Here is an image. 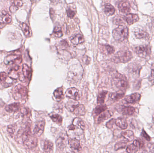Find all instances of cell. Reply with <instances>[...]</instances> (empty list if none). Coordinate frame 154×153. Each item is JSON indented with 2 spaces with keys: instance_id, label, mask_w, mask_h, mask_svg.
<instances>
[{
  "instance_id": "obj_31",
  "label": "cell",
  "mask_w": 154,
  "mask_h": 153,
  "mask_svg": "<svg viewBox=\"0 0 154 153\" xmlns=\"http://www.w3.org/2000/svg\"><path fill=\"white\" fill-rule=\"evenodd\" d=\"M135 35L137 38L139 39H146L149 37V34L146 32L142 30L136 31Z\"/></svg>"
},
{
  "instance_id": "obj_49",
  "label": "cell",
  "mask_w": 154,
  "mask_h": 153,
  "mask_svg": "<svg viewBox=\"0 0 154 153\" xmlns=\"http://www.w3.org/2000/svg\"><path fill=\"white\" fill-rule=\"evenodd\" d=\"M149 81L152 83L154 84V69L151 71V75L149 77Z\"/></svg>"
},
{
  "instance_id": "obj_50",
  "label": "cell",
  "mask_w": 154,
  "mask_h": 153,
  "mask_svg": "<svg viewBox=\"0 0 154 153\" xmlns=\"http://www.w3.org/2000/svg\"><path fill=\"white\" fill-rule=\"evenodd\" d=\"M153 120H154V116H153Z\"/></svg>"
},
{
  "instance_id": "obj_7",
  "label": "cell",
  "mask_w": 154,
  "mask_h": 153,
  "mask_svg": "<svg viewBox=\"0 0 154 153\" xmlns=\"http://www.w3.org/2000/svg\"><path fill=\"white\" fill-rule=\"evenodd\" d=\"M22 75H19L20 80L22 81H29L30 80L32 76V70L27 64H24L22 67Z\"/></svg>"
},
{
  "instance_id": "obj_35",
  "label": "cell",
  "mask_w": 154,
  "mask_h": 153,
  "mask_svg": "<svg viewBox=\"0 0 154 153\" xmlns=\"http://www.w3.org/2000/svg\"><path fill=\"white\" fill-rule=\"evenodd\" d=\"M2 21L5 24H9L12 22V17L9 13H3L2 17Z\"/></svg>"
},
{
  "instance_id": "obj_26",
  "label": "cell",
  "mask_w": 154,
  "mask_h": 153,
  "mask_svg": "<svg viewBox=\"0 0 154 153\" xmlns=\"http://www.w3.org/2000/svg\"><path fill=\"white\" fill-rule=\"evenodd\" d=\"M121 135L129 142L132 141L134 139V133L131 130H127V131L122 132L121 133Z\"/></svg>"
},
{
  "instance_id": "obj_36",
  "label": "cell",
  "mask_w": 154,
  "mask_h": 153,
  "mask_svg": "<svg viewBox=\"0 0 154 153\" xmlns=\"http://www.w3.org/2000/svg\"><path fill=\"white\" fill-rule=\"evenodd\" d=\"M127 143L126 141H121L118 142L115 145L114 149L115 151H118L120 149H124L127 146Z\"/></svg>"
},
{
  "instance_id": "obj_34",
  "label": "cell",
  "mask_w": 154,
  "mask_h": 153,
  "mask_svg": "<svg viewBox=\"0 0 154 153\" xmlns=\"http://www.w3.org/2000/svg\"><path fill=\"white\" fill-rule=\"evenodd\" d=\"M17 128L16 125H11L7 127V131L8 134L11 137H13L14 136V133Z\"/></svg>"
},
{
  "instance_id": "obj_9",
  "label": "cell",
  "mask_w": 154,
  "mask_h": 153,
  "mask_svg": "<svg viewBox=\"0 0 154 153\" xmlns=\"http://www.w3.org/2000/svg\"><path fill=\"white\" fill-rule=\"evenodd\" d=\"M65 95L67 97L74 100H78L80 99L79 91L75 88H70L68 89L66 91Z\"/></svg>"
},
{
  "instance_id": "obj_21",
  "label": "cell",
  "mask_w": 154,
  "mask_h": 153,
  "mask_svg": "<svg viewBox=\"0 0 154 153\" xmlns=\"http://www.w3.org/2000/svg\"><path fill=\"white\" fill-rule=\"evenodd\" d=\"M100 49L103 54L106 55L111 54L114 52V48L109 45H103Z\"/></svg>"
},
{
  "instance_id": "obj_10",
  "label": "cell",
  "mask_w": 154,
  "mask_h": 153,
  "mask_svg": "<svg viewBox=\"0 0 154 153\" xmlns=\"http://www.w3.org/2000/svg\"><path fill=\"white\" fill-rule=\"evenodd\" d=\"M45 126V121L41 120L37 122L33 132L35 136L40 137L44 131Z\"/></svg>"
},
{
  "instance_id": "obj_6",
  "label": "cell",
  "mask_w": 154,
  "mask_h": 153,
  "mask_svg": "<svg viewBox=\"0 0 154 153\" xmlns=\"http://www.w3.org/2000/svg\"><path fill=\"white\" fill-rule=\"evenodd\" d=\"M136 54L141 57L146 58L151 54V49L148 45L139 46L135 48Z\"/></svg>"
},
{
  "instance_id": "obj_5",
  "label": "cell",
  "mask_w": 154,
  "mask_h": 153,
  "mask_svg": "<svg viewBox=\"0 0 154 153\" xmlns=\"http://www.w3.org/2000/svg\"><path fill=\"white\" fill-rule=\"evenodd\" d=\"M114 84L120 90H126L128 86V83L126 78L122 75L117 74L113 78Z\"/></svg>"
},
{
  "instance_id": "obj_12",
  "label": "cell",
  "mask_w": 154,
  "mask_h": 153,
  "mask_svg": "<svg viewBox=\"0 0 154 153\" xmlns=\"http://www.w3.org/2000/svg\"><path fill=\"white\" fill-rule=\"evenodd\" d=\"M141 95L138 93H134L126 96L125 98V101L128 103H137L140 100Z\"/></svg>"
},
{
  "instance_id": "obj_37",
  "label": "cell",
  "mask_w": 154,
  "mask_h": 153,
  "mask_svg": "<svg viewBox=\"0 0 154 153\" xmlns=\"http://www.w3.org/2000/svg\"><path fill=\"white\" fill-rule=\"evenodd\" d=\"M50 118L53 120V122H55L58 125H61L62 124L63 119L59 115L57 114L52 115L50 116Z\"/></svg>"
},
{
  "instance_id": "obj_2",
  "label": "cell",
  "mask_w": 154,
  "mask_h": 153,
  "mask_svg": "<svg viewBox=\"0 0 154 153\" xmlns=\"http://www.w3.org/2000/svg\"><path fill=\"white\" fill-rule=\"evenodd\" d=\"M128 29L126 26L120 25L113 31L112 35L115 40L122 41L128 37Z\"/></svg>"
},
{
  "instance_id": "obj_43",
  "label": "cell",
  "mask_w": 154,
  "mask_h": 153,
  "mask_svg": "<svg viewBox=\"0 0 154 153\" xmlns=\"http://www.w3.org/2000/svg\"><path fill=\"white\" fill-rule=\"evenodd\" d=\"M7 78V75L5 72L0 73V84L4 82Z\"/></svg>"
},
{
  "instance_id": "obj_23",
  "label": "cell",
  "mask_w": 154,
  "mask_h": 153,
  "mask_svg": "<svg viewBox=\"0 0 154 153\" xmlns=\"http://www.w3.org/2000/svg\"><path fill=\"white\" fill-rule=\"evenodd\" d=\"M78 104H79V103L77 102V101H69L67 102L65 105V107L68 111L73 113V111Z\"/></svg>"
},
{
  "instance_id": "obj_44",
  "label": "cell",
  "mask_w": 154,
  "mask_h": 153,
  "mask_svg": "<svg viewBox=\"0 0 154 153\" xmlns=\"http://www.w3.org/2000/svg\"><path fill=\"white\" fill-rule=\"evenodd\" d=\"M57 147H59V148H62L63 149V146L64 147L65 146L63 138H61V137L59 138L58 140L57 141Z\"/></svg>"
},
{
  "instance_id": "obj_28",
  "label": "cell",
  "mask_w": 154,
  "mask_h": 153,
  "mask_svg": "<svg viewBox=\"0 0 154 153\" xmlns=\"http://www.w3.org/2000/svg\"><path fill=\"white\" fill-rule=\"evenodd\" d=\"M54 97L57 101H59L63 97V89L62 87H59L55 90L54 93Z\"/></svg>"
},
{
  "instance_id": "obj_3",
  "label": "cell",
  "mask_w": 154,
  "mask_h": 153,
  "mask_svg": "<svg viewBox=\"0 0 154 153\" xmlns=\"http://www.w3.org/2000/svg\"><path fill=\"white\" fill-rule=\"evenodd\" d=\"M28 90L24 85H16L13 92V97L15 100H25L28 98Z\"/></svg>"
},
{
  "instance_id": "obj_24",
  "label": "cell",
  "mask_w": 154,
  "mask_h": 153,
  "mask_svg": "<svg viewBox=\"0 0 154 153\" xmlns=\"http://www.w3.org/2000/svg\"><path fill=\"white\" fill-rule=\"evenodd\" d=\"M125 95V93L122 90H120L116 92L111 93L110 95V98L114 101H118L122 99Z\"/></svg>"
},
{
  "instance_id": "obj_19",
  "label": "cell",
  "mask_w": 154,
  "mask_h": 153,
  "mask_svg": "<svg viewBox=\"0 0 154 153\" xmlns=\"http://www.w3.org/2000/svg\"><path fill=\"white\" fill-rule=\"evenodd\" d=\"M117 126L122 129H126L128 128V124L126 119L123 117H119L117 119L115 122Z\"/></svg>"
},
{
  "instance_id": "obj_17",
  "label": "cell",
  "mask_w": 154,
  "mask_h": 153,
  "mask_svg": "<svg viewBox=\"0 0 154 153\" xmlns=\"http://www.w3.org/2000/svg\"><path fill=\"white\" fill-rule=\"evenodd\" d=\"M85 107L83 104H78L75 108L73 113L77 116H84L86 113Z\"/></svg>"
},
{
  "instance_id": "obj_27",
  "label": "cell",
  "mask_w": 154,
  "mask_h": 153,
  "mask_svg": "<svg viewBox=\"0 0 154 153\" xmlns=\"http://www.w3.org/2000/svg\"><path fill=\"white\" fill-rule=\"evenodd\" d=\"M115 10L113 6L110 4H107L104 7V13L108 16H111L115 13Z\"/></svg>"
},
{
  "instance_id": "obj_15",
  "label": "cell",
  "mask_w": 154,
  "mask_h": 153,
  "mask_svg": "<svg viewBox=\"0 0 154 153\" xmlns=\"http://www.w3.org/2000/svg\"><path fill=\"white\" fill-rule=\"evenodd\" d=\"M20 108L21 105L20 103H14L6 106L5 107V110L7 112L12 113L17 112Z\"/></svg>"
},
{
  "instance_id": "obj_32",
  "label": "cell",
  "mask_w": 154,
  "mask_h": 153,
  "mask_svg": "<svg viewBox=\"0 0 154 153\" xmlns=\"http://www.w3.org/2000/svg\"><path fill=\"white\" fill-rule=\"evenodd\" d=\"M108 92L106 91H103L99 93L97 96V103L98 104H101L104 103V100L106 98V94H107Z\"/></svg>"
},
{
  "instance_id": "obj_46",
  "label": "cell",
  "mask_w": 154,
  "mask_h": 153,
  "mask_svg": "<svg viewBox=\"0 0 154 153\" xmlns=\"http://www.w3.org/2000/svg\"><path fill=\"white\" fill-rule=\"evenodd\" d=\"M141 135V136H142L143 138H145V139H146V141H150V140H151V138H150V137H149V136L146 133V131H145L144 129H142Z\"/></svg>"
},
{
  "instance_id": "obj_33",
  "label": "cell",
  "mask_w": 154,
  "mask_h": 153,
  "mask_svg": "<svg viewBox=\"0 0 154 153\" xmlns=\"http://www.w3.org/2000/svg\"><path fill=\"white\" fill-rule=\"evenodd\" d=\"M20 55L17 54H12L5 57V58L4 63L5 64H9L10 63H13L14 60Z\"/></svg>"
},
{
  "instance_id": "obj_11",
  "label": "cell",
  "mask_w": 154,
  "mask_h": 153,
  "mask_svg": "<svg viewBox=\"0 0 154 153\" xmlns=\"http://www.w3.org/2000/svg\"><path fill=\"white\" fill-rule=\"evenodd\" d=\"M118 8L119 10L122 13H128L130 11V4L128 1H122L118 4Z\"/></svg>"
},
{
  "instance_id": "obj_39",
  "label": "cell",
  "mask_w": 154,
  "mask_h": 153,
  "mask_svg": "<svg viewBox=\"0 0 154 153\" xmlns=\"http://www.w3.org/2000/svg\"><path fill=\"white\" fill-rule=\"evenodd\" d=\"M17 71H18L15 70L14 68L13 70H11L9 74V77L12 79H17L19 77V75L18 74V72H17Z\"/></svg>"
},
{
  "instance_id": "obj_40",
  "label": "cell",
  "mask_w": 154,
  "mask_h": 153,
  "mask_svg": "<svg viewBox=\"0 0 154 153\" xmlns=\"http://www.w3.org/2000/svg\"><path fill=\"white\" fill-rule=\"evenodd\" d=\"M54 34L57 37H61L63 36V32L59 27H56L54 30Z\"/></svg>"
},
{
  "instance_id": "obj_16",
  "label": "cell",
  "mask_w": 154,
  "mask_h": 153,
  "mask_svg": "<svg viewBox=\"0 0 154 153\" xmlns=\"http://www.w3.org/2000/svg\"><path fill=\"white\" fill-rule=\"evenodd\" d=\"M112 115L113 113L111 111H109V110L104 111L98 117V119H97V123L99 124H101L102 122H104L106 119L110 118L112 116Z\"/></svg>"
},
{
  "instance_id": "obj_13",
  "label": "cell",
  "mask_w": 154,
  "mask_h": 153,
  "mask_svg": "<svg viewBox=\"0 0 154 153\" xmlns=\"http://www.w3.org/2000/svg\"><path fill=\"white\" fill-rule=\"evenodd\" d=\"M68 144L70 148L74 152H78L81 150V145L79 140L75 138L70 139L68 141Z\"/></svg>"
},
{
  "instance_id": "obj_22",
  "label": "cell",
  "mask_w": 154,
  "mask_h": 153,
  "mask_svg": "<svg viewBox=\"0 0 154 153\" xmlns=\"http://www.w3.org/2000/svg\"><path fill=\"white\" fill-rule=\"evenodd\" d=\"M54 146L52 142L48 140H46L44 142L43 151L47 153H51L53 152Z\"/></svg>"
},
{
  "instance_id": "obj_38",
  "label": "cell",
  "mask_w": 154,
  "mask_h": 153,
  "mask_svg": "<svg viewBox=\"0 0 154 153\" xmlns=\"http://www.w3.org/2000/svg\"><path fill=\"white\" fill-rule=\"evenodd\" d=\"M139 148H137L136 146L133 144L130 145L128 146L127 148V152L128 153H136L138 151Z\"/></svg>"
},
{
  "instance_id": "obj_47",
  "label": "cell",
  "mask_w": 154,
  "mask_h": 153,
  "mask_svg": "<svg viewBox=\"0 0 154 153\" xmlns=\"http://www.w3.org/2000/svg\"><path fill=\"white\" fill-rule=\"evenodd\" d=\"M19 9V7H17V6H15L14 4H12V5L10 6V11L11 13H15V12H16V11Z\"/></svg>"
},
{
  "instance_id": "obj_45",
  "label": "cell",
  "mask_w": 154,
  "mask_h": 153,
  "mask_svg": "<svg viewBox=\"0 0 154 153\" xmlns=\"http://www.w3.org/2000/svg\"><path fill=\"white\" fill-rule=\"evenodd\" d=\"M67 14L69 18L72 19L74 17L75 15V12L73 10H71V9H69L67 10Z\"/></svg>"
},
{
  "instance_id": "obj_42",
  "label": "cell",
  "mask_w": 154,
  "mask_h": 153,
  "mask_svg": "<svg viewBox=\"0 0 154 153\" xmlns=\"http://www.w3.org/2000/svg\"><path fill=\"white\" fill-rule=\"evenodd\" d=\"M12 4H14L18 7H20L23 5V2L22 0H12Z\"/></svg>"
},
{
  "instance_id": "obj_1",
  "label": "cell",
  "mask_w": 154,
  "mask_h": 153,
  "mask_svg": "<svg viewBox=\"0 0 154 153\" xmlns=\"http://www.w3.org/2000/svg\"><path fill=\"white\" fill-rule=\"evenodd\" d=\"M132 54L128 50H122L116 53L112 58V61L115 63H126L132 58Z\"/></svg>"
},
{
  "instance_id": "obj_18",
  "label": "cell",
  "mask_w": 154,
  "mask_h": 153,
  "mask_svg": "<svg viewBox=\"0 0 154 153\" xmlns=\"http://www.w3.org/2000/svg\"><path fill=\"white\" fill-rule=\"evenodd\" d=\"M71 42L74 45H78L84 41V39L81 34H77L72 36L70 38Z\"/></svg>"
},
{
  "instance_id": "obj_25",
  "label": "cell",
  "mask_w": 154,
  "mask_h": 153,
  "mask_svg": "<svg viewBox=\"0 0 154 153\" xmlns=\"http://www.w3.org/2000/svg\"><path fill=\"white\" fill-rule=\"evenodd\" d=\"M121 112L123 115L131 116L135 113V109L131 107H124L122 108Z\"/></svg>"
},
{
  "instance_id": "obj_8",
  "label": "cell",
  "mask_w": 154,
  "mask_h": 153,
  "mask_svg": "<svg viewBox=\"0 0 154 153\" xmlns=\"http://www.w3.org/2000/svg\"><path fill=\"white\" fill-rule=\"evenodd\" d=\"M38 139L36 136L31 135L24 142L23 144L26 148L29 149H32L37 147L38 145Z\"/></svg>"
},
{
  "instance_id": "obj_29",
  "label": "cell",
  "mask_w": 154,
  "mask_h": 153,
  "mask_svg": "<svg viewBox=\"0 0 154 153\" xmlns=\"http://www.w3.org/2000/svg\"><path fill=\"white\" fill-rule=\"evenodd\" d=\"M73 124L76 127H79L81 130H84L85 128V125L84 122L82 119H80L78 118L74 119L73 120Z\"/></svg>"
},
{
  "instance_id": "obj_30",
  "label": "cell",
  "mask_w": 154,
  "mask_h": 153,
  "mask_svg": "<svg viewBox=\"0 0 154 153\" xmlns=\"http://www.w3.org/2000/svg\"><path fill=\"white\" fill-rule=\"evenodd\" d=\"M107 107L106 105H103V104H101L99 106H97L95 109L94 111L93 114L95 116H98L100 115L101 113L107 110Z\"/></svg>"
},
{
  "instance_id": "obj_4",
  "label": "cell",
  "mask_w": 154,
  "mask_h": 153,
  "mask_svg": "<svg viewBox=\"0 0 154 153\" xmlns=\"http://www.w3.org/2000/svg\"><path fill=\"white\" fill-rule=\"evenodd\" d=\"M30 127L29 125L26 126L23 129H20L15 137V140L19 144H23L31 135Z\"/></svg>"
},
{
  "instance_id": "obj_41",
  "label": "cell",
  "mask_w": 154,
  "mask_h": 153,
  "mask_svg": "<svg viewBox=\"0 0 154 153\" xmlns=\"http://www.w3.org/2000/svg\"><path fill=\"white\" fill-rule=\"evenodd\" d=\"M133 144L139 149L142 148L144 146V143L141 140H139V139L134 140Z\"/></svg>"
},
{
  "instance_id": "obj_48",
  "label": "cell",
  "mask_w": 154,
  "mask_h": 153,
  "mask_svg": "<svg viewBox=\"0 0 154 153\" xmlns=\"http://www.w3.org/2000/svg\"><path fill=\"white\" fill-rule=\"evenodd\" d=\"M115 120L114 119H111L109 122L106 124V127L109 128H111L112 127L114 123H115Z\"/></svg>"
},
{
  "instance_id": "obj_20",
  "label": "cell",
  "mask_w": 154,
  "mask_h": 153,
  "mask_svg": "<svg viewBox=\"0 0 154 153\" xmlns=\"http://www.w3.org/2000/svg\"><path fill=\"white\" fill-rule=\"evenodd\" d=\"M20 27L26 37H30L32 36V32L29 26L24 22H20Z\"/></svg>"
},
{
  "instance_id": "obj_14",
  "label": "cell",
  "mask_w": 154,
  "mask_h": 153,
  "mask_svg": "<svg viewBox=\"0 0 154 153\" xmlns=\"http://www.w3.org/2000/svg\"><path fill=\"white\" fill-rule=\"evenodd\" d=\"M124 19L128 25H131L138 21L139 17L137 14L128 13L124 17Z\"/></svg>"
}]
</instances>
